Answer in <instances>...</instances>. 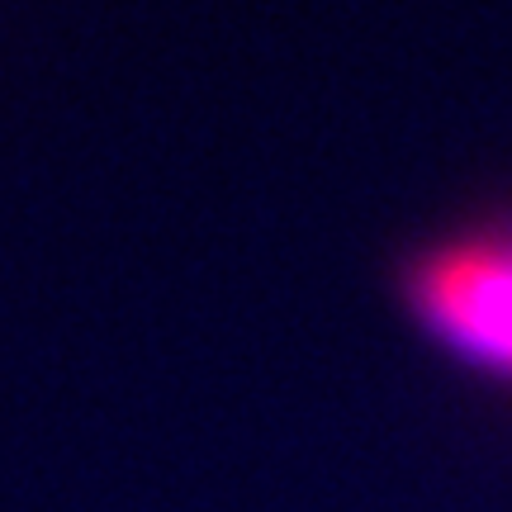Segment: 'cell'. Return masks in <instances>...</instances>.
Masks as SVG:
<instances>
[{
    "instance_id": "cell-1",
    "label": "cell",
    "mask_w": 512,
    "mask_h": 512,
    "mask_svg": "<svg viewBox=\"0 0 512 512\" xmlns=\"http://www.w3.org/2000/svg\"><path fill=\"white\" fill-rule=\"evenodd\" d=\"M422 309L460 347L512 366V247L441 252L418 280Z\"/></svg>"
}]
</instances>
